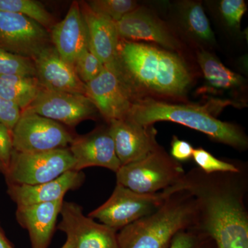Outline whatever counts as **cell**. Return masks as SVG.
Instances as JSON below:
<instances>
[{
  "instance_id": "obj_1",
  "label": "cell",
  "mask_w": 248,
  "mask_h": 248,
  "mask_svg": "<svg viewBox=\"0 0 248 248\" xmlns=\"http://www.w3.org/2000/svg\"><path fill=\"white\" fill-rule=\"evenodd\" d=\"M247 188L242 170L206 173L197 167L162 192L167 196L186 191L193 196L197 208L196 228L209 235L217 248H248Z\"/></svg>"
},
{
  "instance_id": "obj_2",
  "label": "cell",
  "mask_w": 248,
  "mask_h": 248,
  "mask_svg": "<svg viewBox=\"0 0 248 248\" xmlns=\"http://www.w3.org/2000/svg\"><path fill=\"white\" fill-rule=\"evenodd\" d=\"M112 68L135 95L180 97L192 82L187 65L177 54L142 42L121 40Z\"/></svg>"
},
{
  "instance_id": "obj_3",
  "label": "cell",
  "mask_w": 248,
  "mask_h": 248,
  "mask_svg": "<svg viewBox=\"0 0 248 248\" xmlns=\"http://www.w3.org/2000/svg\"><path fill=\"white\" fill-rule=\"evenodd\" d=\"M209 104H171L149 97L137 98L126 118L148 126L158 122H171L205 134L213 141L238 150H246L248 139L244 130L234 124L217 118Z\"/></svg>"
},
{
  "instance_id": "obj_4",
  "label": "cell",
  "mask_w": 248,
  "mask_h": 248,
  "mask_svg": "<svg viewBox=\"0 0 248 248\" xmlns=\"http://www.w3.org/2000/svg\"><path fill=\"white\" fill-rule=\"evenodd\" d=\"M164 197L154 213L120 230L117 235L119 248H169L178 232L197 227L193 196L178 191Z\"/></svg>"
},
{
  "instance_id": "obj_5",
  "label": "cell",
  "mask_w": 248,
  "mask_h": 248,
  "mask_svg": "<svg viewBox=\"0 0 248 248\" xmlns=\"http://www.w3.org/2000/svg\"><path fill=\"white\" fill-rule=\"evenodd\" d=\"M182 164L159 147L140 161L124 165L116 172L117 184L141 194L162 192L185 174Z\"/></svg>"
},
{
  "instance_id": "obj_6",
  "label": "cell",
  "mask_w": 248,
  "mask_h": 248,
  "mask_svg": "<svg viewBox=\"0 0 248 248\" xmlns=\"http://www.w3.org/2000/svg\"><path fill=\"white\" fill-rule=\"evenodd\" d=\"M75 165L76 161L69 148L35 153L14 151L4 176L7 185H38L74 170Z\"/></svg>"
},
{
  "instance_id": "obj_7",
  "label": "cell",
  "mask_w": 248,
  "mask_h": 248,
  "mask_svg": "<svg viewBox=\"0 0 248 248\" xmlns=\"http://www.w3.org/2000/svg\"><path fill=\"white\" fill-rule=\"evenodd\" d=\"M165 200L162 192L141 194L117 184L112 195L88 217L99 220L102 224L118 231L154 213Z\"/></svg>"
},
{
  "instance_id": "obj_8",
  "label": "cell",
  "mask_w": 248,
  "mask_h": 248,
  "mask_svg": "<svg viewBox=\"0 0 248 248\" xmlns=\"http://www.w3.org/2000/svg\"><path fill=\"white\" fill-rule=\"evenodd\" d=\"M11 135L14 151L22 153L68 148L76 138L61 124L27 111L22 112Z\"/></svg>"
},
{
  "instance_id": "obj_9",
  "label": "cell",
  "mask_w": 248,
  "mask_h": 248,
  "mask_svg": "<svg viewBox=\"0 0 248 248\" xmlns=\"http://www.w3.org/2000/svg\"><path fill=\"white\" fill-rule=\"evenodd\" d=\"M50 46L48 31L33 19L22 15L0 12V48L34 60Z\"/></svg>"
},
{
  "instance_id": "obj_10",
  "label": "cell",
  "mask_w": 248,
  "mask_h": 248,
  "mask_svg": "<svg viewBox=\"0 0 248 248\" xmlns=\"http://www.w3.org/2000/svg\"><path fill=\"white\" fill-rule=\"evenodd\" d=\"M86 96L108 122L123 120L128 115L135 100L119 73L111 66L86 84Z\"/></svg>"
},
{
  "instance_id": "obj_11",
  "label": "cell",
  "mask_w": 248,
  "mask_h": 248,
  "mask_svg": "<svg viewBox=\"0 0 248 248\" xmlns=\"http://www.w3.org/2000/svg\"><path fill=\"white\" fill-rule=\"evenodd\" d=\"M60 215L58 229L73 248H119L117 231L85 216L81 205L63 202Z\"/></svg>"
},
{
  "instance_id": "obj_12",
  "label": "cell",
  "mask_w": 248,
  "mask_h": 248,
  "mask_svg": "<svg viewBox=\"0 0 248 248\" xmlns=\"http://www.w3.org/2000/svg\"><path fill=\"white\" fill-rule=\"evenodd\" d=\"M24 111L70 127L76 126L83 121L94 118L98 112L94 104L84 94L55 92L43 88L35 100Z\"/></svg>"
},
{
  "instance_id": "obj_13",
  "label": "cell",
  "mask_w": 248,
  "mask_h": 248,
  "mask_svg": "<svg viewBox=\"0 0 248 248\" xmlns=\"http://www.w3.org/2000/svg\"><path fill=\"white\" fill-rule=\"evenodd\" d=\"M108 127L122 166L140 161L159 147L153 125L144 126L123 119L110 121Z\"/></svg>"
},
{
  "instance_id": "obj_14",
  "label": "cell",
  "mask_w": 248,
  "mask_h": 248,
  "mask_svg": "<svg viewBox=\"0 0 248 248\" xmlns=\"http://www.w3.org/2000/svg\"><path fill=\"white\" fill-rule=\"evenodd\" d=\"M68 148L76 161L74 170L98 166L116 173L122 166L108 127H99L87 135L76 137Z\"/></svg>"
},
{
  "instance_id": "obj_15",
  "label": "cell",
  "mask_w": 248,
  "mask_h": 248,
  "mask_svg": "<svg viewBox=\"0 0 248 248\" xmlns=\"http://www.w3.org/2000/svg\"><path fill=\"white\" fill-rule=\"evenodd\" d=\"M115 24L121 40L152 42L170 51L182 48L180 42L164 23L146 10L138 8Z\"/></svg>"
},
{
  "instance_id": "obj_16",
  "label": "cell",
  "mask_w": 248,
  "mask_h": 248,
  "mask_svg": "<svg viewBox=\"0 0 248 248\" xmlns=\"http://www.w3.org/2000/svg\"><path fill=\"white\" fill-rule=\"evenodd\" d=\"M32 60L36 78L43 89L86 95V84L77 75L74 66L62 60L53 46L45 49Z\"/></svg>"
},
{
  "instance_id": "obj_17",
  "label": "cell",
  "mask_w": 248,
  "mask_h": 248,
  "mask_svg": "<svg viewBox=\"0 0 248 248\" xmlns=\"http://www.w3.org/2000/svg\"><path fill=\"white\" fill-rule=\"evenodd\" d=\"M49 33L52 46L62 60L74 66L78 57L89 49L87 27L79 1L72 3L63 20L55 24Z\"/></svg>"
},
{
  "instance_id": "obj_18",
  "label": "cell",
  "mask_w": 248,
  "mask_h": 248,
  "mask_svg": "<svg viewBox=\"0 0 248 248\" xmlns=\"http://www.w3.org/2000/svg\"><path fill=\"white\" fill-rule=\"evenodd\" d=\"M81 171L69 170L50 182L38 185H8L7 193L17 206L63 200L66 192L79 188L84 182Z\"/></svg>"
},
{
  "instance_id": "obj_19",
  "label": "cell",
  "mask_w": 248,
  "mask_h": 248,
  "mask_svg": "<svg viewBox=\"0 0 248 248\" xmlns=\"http://www.w3.org/2000/svg\"><path fill=\"white\" fill-rule=\"evenodd\" d=\"M63 200L17 206L16 218L29 232L32 248H48Z\"/></svg>"
},
{
  "instance_id": "obj_20",
  "label": "cell",
  "mask_w": 248,
  "mask_h": 248,
  "mask_svg": "<svg viewBox=\"0 0 248 248\" xmlns=\"http://www.w3.org/2000/svg\"><path fill=\"white\" fill-rule=\"evenodd\" d=\"M87 27L89 49L105 66H112L118 56L120 38L115 22L103 15L96 14L86 2H79Z\"/></svg>"
},
{
  "instance_id": "obj_21",
  "label": "cell",
  "mask_w": 248,
  "mask_h": 248,
  "mask_svg": "<svg viewBox=\"0 0 248 248\" xmlns=\"http://www.w3.org/2000/svg\"><path fill=\"white\" fill-rule=\"evenodd\" d=\"M42 89L35 77L0 76V97L24 111Z\"/></svg>"
},
{
  "instance_id": "obj_22",
  "label": "cell",
  "mask_w": 248,
  "mask_h": 248,
  "mask_svg": "<svg viewBox=\"0 0 248 248\" xmlns=\"http://www.w3.org/2000/svg\"><path fill=\"white\" fill-rule=\"evenodd\" d=\"M197 62L204 78L214 89L231 90L239 88L244 82L240 75L227 68L213 54L201 50L197 53Z\"/></svg>"
},
{
  "instance_id": "obj_23",
  "label": "cell",
  "mask_w": 248,
  "mask_h": 248,
  "mask_svg": "<svg viewBox=\"0 0 248 248\" xmlns=\"http://www.w3.org/2000/svg\"><path fill=\"white\" fill-rule=\"evenodd\" d=\"M0 12L19 14L31 18L50 31L55 25L53 16L35 0H0Z\"/></svg>"
},
{
  "instance_id": "obj_24",
  "label": "cell",
  "mask_w": 248,
  "mask_h": 248,
  "mask_svg": "<svg viewBox=\"0 0 248 248\" xmlns=\"http://www.w3.org/2000/svg\"><path fill=\"white\" fill-rule=\"evenodd\" d=\"M182 14L185 27L191 35L202 42H215V35L201 4L186 3L183 6Z\"/></svg>"
},
{
  "instance_id": "obj_25",
  "label": "cell",
  "mask_w": 248,
  "mask_h": 248,
  "mask_svg": "<svg viewBox=\"0 0 248 248\" xmlns=\"http://www.w3.org/2000/svg\"><path fill=\"white\" fill-rule=\"evenodd\" d=\"M86 4L93 12L109 17L115 22L139 8L138 3L133 0H91Z\"/></svg>"
},
{
  "instance_id": "obj_26",
  "label": "cell",
  "mask_w": 248,
  "mask_h": 248,
  "mask_svg": "<svg viewBox=\"0 0 248 248\" xmlns=\"http://www.w3.org/2000/svg\"><path fill=\"white\" fill-rule=\"evenodd\" d=\"M35 77L33 60L0 48V76Z\"/></svg>"
},
{
  "instance_id": "obj_27",
  "label": "cell",
  "mask_w": 248,
  "mask_h": 248,
  "mask_svg": "<svg viewBox=\"0 0 248 248\" xmlns=\"http://www.w3.org/2000/svg\"><path fill=\"white\" fill-rule=\"evenodd\" d=\"M169 248H217L214 240L197 228H191L178 232Z\"/></svg>"
},
{
  "instance_id": "obj_28",
  "label": "cell",
  "mask_w": 248,
  "mask_h": 248,
  "mask_svg": "<svg viewBox=\"0 0 248 248\" xmlns=\"http://www.w3.org/2000/svg\"><path fill=\"white\" fill-rule=\"evenodd\" d=\"M192 159L204 172H238L241 170L237 165L218 159L202 148L194 149Z\"/></svg>"
},
{
  "instance_id": "obj_29",
  "label": "cell",
  "mask_w": 248,
  "mask_h": 248,
  "mask_svg": "<svg viewBox=\"0 0 248 248\" xmlns=\"http://www.w3.org/2000/svg\"><path fill=\"white\" fill-rule=\"evenodd\" d=\"M75 71L85 84L95 79L104 68L100 60L89 49L85 50L74 63Z\"/></svg>"
},
{
  "instance_id": "obj_30",
  "label": "cell",
  "mask_w": 248,
  "mask_h": 248,
  "mask_svg": "<svg viewBox=\"0 0 248 248\" xmlns=\"http://www.w3.org/2000/svg\"><path fill=\"white\" fill-rule=\"evenodd\" d=\"M246 10L244 0H222L220 3V11L230 27H239Z\"/></svg>"
},
{
  "instance_id": "obj_31",
  "label": "cell",
  "mask_w": 248,
  "mask_h": 248,
  "mask_svg": "<svg viewBox=\"0 0 248 248\" xmlns=\"http://www.w3.org/2000/svg\"><path fill=\"white\" fill-rule=\"evenodd\" d=\"M14 151L11 132L0 123V172L4 175L9 169Z\"/></svg>"
},
{
  "instance_id": "obj_32",
  "label": "cell",
  "mask_w": 248,
  "mask_h": 248,
  "mask_svg": "<svg viewBox=\"0 0 248 248\" xmlns=\"http://www.w3.org/2000/svg\"><path fill=\"white\" fill-rule=\"evenodd\" d=\"M22 114V110L12 103L0 97V123L12 132Z\"/></svg>"
},
{
  "instance_id": "obj_33",
  "label": "cell",
  "mask_w": 248,
  "mask_h": 248,
  "mask_svg": "<svg viewBox=\"0 0 248 248\" xmlns=\"http://www.w3.org/2000/svg\"><path fill=\"white\" fill-rule=\"evenodd\" d=\"M195 148L189 142L174 136L171 142L170 156L178 162H184L192 158Z\"/></svg>"
},
{
  "instance_id": "obj_34",
  "label": "cell",
  "mask_w": 248,
  "mask_h": 248,
  "mask_svg": "<svg viewBox=\"0 0 248 248\" xmlns=\"http://www.w3.org/2000/svg\"><path fill=\"white\" fill-rule=\"evenodd\" d=\"M0 248H14L0 226Z\"/></svg>"
},
{
  "instance_id": "obj_35",
  "label": "cell",
  "mask_w": 248,
  "mask_h": 248,
  "mask_svg": "<svg viewBox=\"0 0 248 248\" xmlns=\"http://www.w3.org/2000/svg\"><path fill=\"white\" fill-rule=\"evenodd\" d=\"M61 248H73V246L70 241H68V240H66V243H65L64 245Z\"/></svg>"
}]
</instances>
